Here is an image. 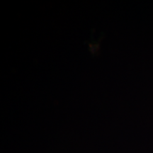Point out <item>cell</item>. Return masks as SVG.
I'll use <instances>...</instances> for the list:
<instances>
[]
</instances>
